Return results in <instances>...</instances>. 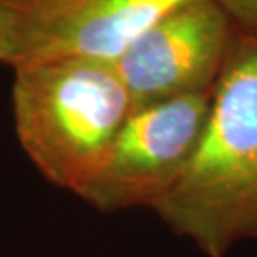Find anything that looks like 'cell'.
<instances>
[{"mask_svg":"<svg viewBox=\"0 0 257 257\" xmlns=\"http://www.w3.org/2000/svg\"><path fill=\"white\" fill-rule=\"evenodd\" d=\"M154 209L210 257L257 235V35L235 29L197 146Z\"/></svg>","mask_w":257,"mask_h":257,"instance_id":"obj_1","label":"cell"},{"mask_svg":"<svg viewBox=\"0 0 257 257\" xmlns=\"http://www.w3.org/2000/svg\"><path fill=\"white\" fill-rule=\"evenodd\" d=\"M131 112L114 62L72 59L14 70L20 146L47 181L75 194L100 167Z\"/></svg>","mask_w":257,"mask_h":257,"instance_id":"obj_2","label":"cell"},{"mask_svg":"<svg viewBox=\"0 0 257 257\" xmlns=\"http://www.w3.org/2000/svg\"><path fill=\"white\" fill-rule=\"evenodd\" d=\"M191 0H0V64L115 62L149 27Z\"/></svg>","mask_w":257,"mask_h":257,"instance_id":"obj_3","label":"cell"},{"mask_svg":"<svg viewBox=\"0 0 257 257\" xmlns=\"http://www.w3.org/2000/svg\"><path fill=\"white\" fill-rule=\"evenodd\" d=\"M212 94L214 89L132 110L80 197L100 210L154 207L197 146Z\"/></svg>","mask_w":257,"mask_h":257,"instance_id":"obj_4","label":"cell"},{"mask_svg":"<svg viewBox=\"0 0 257 257\" xmlns=\"http://www.w3.org/2000/svg\"><path fill=\"white\" fill-rule=\"evenodd\" d=\"M235 27L215 0H191L149 27L119 59L132 110L212 90Z\"/></svg>","mask_w":257,"mask_h":257,"instance_id":"obj_5","label":"cell"},{"mask_svg":"<svg viewBox=\"0 0 257 257\" xmlns=\"http://www.w3.org/2000/svg\"><path fill=\"white\" fill-rule=\"evenodd\" d=\"M239 32L257 35V0H215Z\"/></svg>","mask_w":257,"mask_h":257,"instance_id":"obj_6","label":"cell"}]
</instances>
